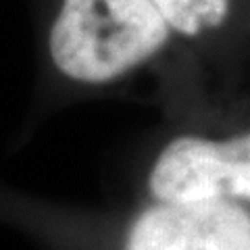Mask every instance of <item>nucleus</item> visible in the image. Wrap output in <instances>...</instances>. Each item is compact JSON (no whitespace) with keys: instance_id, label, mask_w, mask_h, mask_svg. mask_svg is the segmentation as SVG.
Returning <instances> with one entry per match:
<instances>
[{"instance_id":"f257e3e1","label":"nucleus","mask_w":250,"mask_h":250,"mask_svg":"<svg viewBox=\"0 0 250 250\" xmlns=\"http://www.w3.org/2000/svg\"><path fill=\"white\" fill-rule=\"evenodd\" d=\"M179 46L152 0H50L42 29L46 96L108 88Z\"/></svg>"},{"instance_id":"20e7f679","label":"nucleus","mask_w":250,"mask_h":250,"mask_svg":"<svg viewBox=\"0 0 250 250\" xmlns=\"http://www.w3.org/2000/svg\"><path fill=\"white\" fill-rule=\"evenodd\" d=\"M184 48L217 50L250 38V0H152Z\"/></svg>"},{"instance_id":"f03ea898","label":"nucleus","mask_w":250,"mask_h":250,"mask_svg":"<svg viewBox=\"0 0 250 250\" xmlns=\"http://www.w3.org/2000/svg\"><path fill=\"white\" fill-rule=\"evenodd\" d=\"M150 202H236L250 208V125L171 136L146 173Z\"/></svg>"},{"instance_id":"7ed1b4c3","label":"nucleus","mask_w":250,"mask_h":250,"mask_svg":"<svg viewBox=\"0 0 250 250\" xmlns=\"http://www.w3.org/2000/svg\"><path fill=\"white\" fill-rule=\"evenodd\" d=\"M119 250H250V208L236 202H146Z\"/></svg>"}]
</instances>
